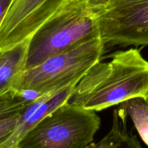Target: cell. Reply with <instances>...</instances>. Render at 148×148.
<instances>
[{
  "label": "cell",
  "instance_id": "obj_1",
  "mask_svg": "<svg viewBox=\"0 0 148 148\" xmlns=\"http://www.w3.org/2000/svg\"><path fill=\"white\" fill-rule=\"evenodd\" d=\"M95 64L76 85L69 102L101 111L134 98H148V61L141 49L111 53Z\"/></svg>",
  "mask_w": 148,
  "mask_h": 148
},
{
  "label": "cell",
  "instance_id": "obj_2",
  "mask_svg": "<svg viewBox=\"0 0 148 148\" xmlns=\"http://www.w3.org/2000/svg\"><path fill=\"white\" fill-rule=\"evenodd\" d=\"M101 36V27L87 0H70L29 40L26 69Z\"/></svg>",
  "mask_w": 148,
  "mask_h": 148
},
{
  "label": "cell",
  "instance_id": "obj_3",
  "mask_svg": "<svg viewBox=\"0 0 148 148\" xmlns=\"http://www.w3.org/2000/svg\"><path fill=\"white\" fill-rule=\"evenodd\" d=\"M106 47L100 36L52 56L38 66L25 69L12 90L42 95L76 86L101 60Z\"/></svg>",
  "mask_w": 148,
  "mask_h": 148
},
{
  "label": "cell",
  "instance_id": "obj_4",
  "mask_svg": "<svg viewBox=\"0 0 148 148\" xmlns=\"http://www.w3.org/2000/svg\"><path fill=\"white\" fill-rule=\"evenodd\" d=\"M101 124L96 111L67 101L43 117L16 148H86Z\"/></svg>",
  "mask_w": 148,
  "mask_h": 148
},
{
  "label": "cell",
  "instance_id": "obj_5",
  "mask_svg": "<svg viewBox=\"0 0 148 148\" xmlns=\"http://www.w3.org/2000/svg\"><path fill=\"white\" fill-rule=\"evenodd\" d=\"M93 10L106 46H148V0H119Z\"/></svg>",
  "mask_w": 148,
  "mask_h": 148
},
{
  "label": "cell",
  "instance_id": "obj_6",
  "mask_svg": "<svg viewBox=\"0 0 148 148\" xmlns=\"http://www.w3.org/2000/svg\"><path fill=\"white\" fill-rule=\"evenodd\" d=\"M70 0H14L0 25V50L30 39Z\"/></svg>",
  "mask_w": 148,
  "mask_h": 148
},
{
  "label": "cell",
  "instance_id": "obj_7",
  "mask_svg": "<svg viewBox=\"0 0 148 148\" xmlns=\"http://www.w3.org/2000/svg\"><path fill=\"white\" fill-rule=\"evenodd\" d=\"M76 86L39 95L23 110L19 121L10 137L0 148H16L22 139L42 119L62 104L70 100Z\"/></svg>",
  "mask_w": 148,
  "mask_h": 148
},
{
  "label": "cell",
  "instance_id": "obj_8",
  "mask_svg": "<svg viewBox=\"0 0 148 148\" xmlns=\"http://www.w3.org/2000/svg\"><path fill=\"white\" fill-rule=\"evenodd\" d=\"M29 40L0 50V96L13 89L25 70Z\"/></svg>",
  "mask_w": 148,
  "mask_h": 148
},
{
  "label": "cell",
  "instance_id": "obj_9",
  "mask_svg": "<svg viewBox=\"0 0 148 148\" xmlns=\"http://www.w3.org/2000/svg\"><path fill=\"white\" fill-rule=\"evenodd\" d=\"M128 119L121 108L114 109L111 130L96 143V148H143L137 136L127 130Z\"/></svg>",
  "mask_w": 148,
  "mask_h": 148
},
{
  "label": "cell",
  "instance_id": "obj_10",
  "mask_svg": "<svg viewBox=\"0 0 148 148\" xmlns=\"http://www.w3.org/2000/svg\"><path fill=\"white\" fill-rule=\"evenodd\" d=\"M132 120L140 138L148 147V103L143 98L130 99L119 105Z\"/></svg>",
  "mask_w": 148,
  "mask_h": 148
},
{
  "label": "cell",
  "instance_id": "obj_11",
  "mask_svg": "<svg viewBox=\"0 0 148 148\" xmlns=\"http://www.w3.org/2000/svg\"><path fill=\"white\" fill-rule=\"evenodd\" d=\"M33 100L28 99L22 92L12 90L0 96V117L24 109Z\"/></svg>",
  "mask_w": 148,
  "mask_h": 148
},
{
  "label": "cell",
  "instance_id": "obj_12",
  "mask_svg": "<svg viewBox=\"0 0 148 148\" xmlns=\"http://www.w3.org/2000/svg\"><path fill=\"white\" fill-rule=\"evenodd\" d=\"M24 109L14 111L0 117V145L12 133Z\"/></svg>",
  "mask_w": 148,
  "mask_h": 148
},
{
  "label": "cell",
  "instance_id": "obj_13",
  "mask_svg": "<svg viewBox=\"0 0 148 148\" xmlns=\"http://www.w3.org/2000/svg\"><path fill=\"white\" fill-rule=\"evenodd\" d=\"M14 0H0V25Z\"/></svg>",
  "mask_w": 148,
  "mask_h": 148
},
{
  "label": "cell",
  "instance_id": "obj_14",
  "mask_svg": "<svg viewBox=\"0 0 148 148\" xmlns=\"http://www.w3.org/2000/svg\"><path fill=\"white\" fill-rule=\"evenodd\" d=\"M87 1H88L92 9H97L108 5V4L115 2V1H119V0H87Z\"/></svg>",
  "mask_w": 148,
  "mask_h": 148
},
{
  "label": "cell",
  "instance_id": "obj_15",
  "mask_svg": "<svg viewBox=\"0 0 148 148\" xmlns=\"http://www.w3.org/2000/svg\"><path fill=\"white\" fill-rule=\"evenodd\" d=\"M97 147V144L96 143H92V144L90 145L88 147H87L86 148H96Z\"/></svg>",
  "mask_w": 148,
  "mask_h": 148
},
{
  "label": "cell",
  "instance_id": "obj_16",
  "mask_svg": "<svg viewBox=\"0 0 148 148\" xmlns=\"http://www.w3.org/2000/svg\"><path fill=\"white\" fill-rule=\"evenodd\" d=\"M147 102L148 103V98H147Z\"/></svg>",
  "mask_w": 148,
  "mask_h": 148
}]
</instances>
